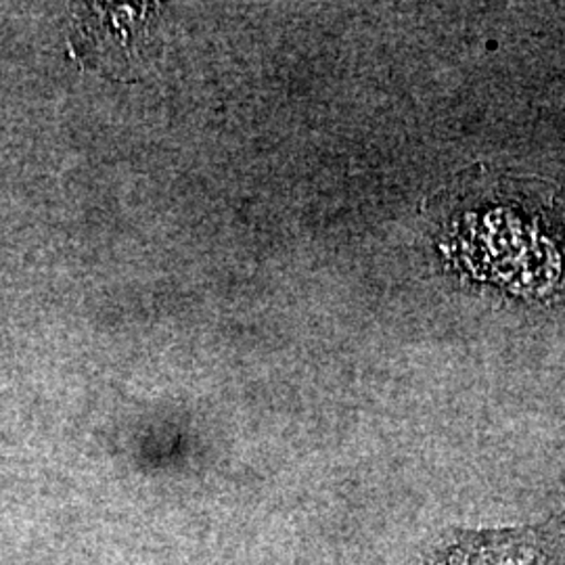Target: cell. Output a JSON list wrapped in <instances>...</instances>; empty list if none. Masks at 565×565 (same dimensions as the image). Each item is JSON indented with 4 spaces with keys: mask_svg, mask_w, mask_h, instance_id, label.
I'll list each match as a JSON object with an SVG mask.
<instances>
[{
    "mask_svg": "<svg viewBox=\"0 0 565 565\" xmlns=\"http://www.w3.org/2000/svg\"><path fill=\"white\" fill-rule=\"evenodd\" d=\"M415 565H551V559L541 532L501 530L448 534Z\"/></svg>",
    "mask_w": 565,
    "mask_h": 565,
    "instance_id": "1",
    "label": "cell"
}]
</instances>
